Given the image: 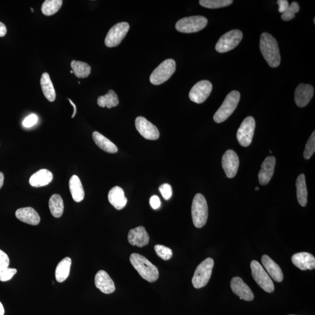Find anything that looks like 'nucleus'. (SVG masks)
Wrapping results in <instances>:
<instances>
[{
	"mask_svg": "<svg viewBox=\"0 0 315 315\" xmlns=\"http://www.w3.org/2000/svg\"><path fill=\"white\" fill-rule=\"evenodd\" d=\"M260 49L262 55L271 67L280 65L281 56L278 43L273 36L267 32L262 34L260 40Z\"/></svg>",
	"mask_w": 315,
	"mask_h": 315,
	"instance_id": "nucleus-1",
	"label": "nucleus"
},
{
	"mask_svg": "<svg viewBox=\"0 0 315 315\" xmlns=\"http://www.w3.org/2000/svg\"><path fill=\"white\" fill-rule=\"evenodd\" d=\"M130 261L132 266L144 280L150 283H153L158 280V268L151 263L147 258L140 254L132 253L130 257Z\"/></svg>",
	"mask_w": 315,
	"mask_h": 315,
	"instance_id": "nucleus-2",
	"label": "nucleus"
},
{
	"mask_svg": "<svg viewBox=\"0 0 315 315\" xmlns=\"http://www.w3.org/2000/svg\"><path fill=\"white\" fill-rule=\"evenodd\" d=\"M208 208L206 200L203 194L195 195L191 206V216L194 226L201 228L207 223Z\"/></svg>",
	"mask_w": 315,
	"mask_h": 315,
	"instance_id": "nucleus-3",
	"label": "nucleus"
},
{
	"mask_svg": "<svg viewBox=\"0 0 315 315\" xmlns=\"http://www.w3.org/2000/svg\"><path fill=\"white\" fill-rule=\"evenodd\" d=\"M241 98L240 93L237 91H231L225 98L223 104L214 116V121L220 124L233 114L236 109Z\"/></svg>",
	"mask_w": 315,
	"mask_h": 315,
	"instance_id": "nucleus-4",
	"label": "nucleus"
},
{
	"mask_svg": "<svg viewBox=\"0 0 315 315\" xmlns=\"http://www.w3.org/2000/svg\"><path fill=\"white\" fill-rule=\"evenodd\" d=\"M214 265V260L211 257L207 258L198 265L192 278V284L195 288L199 289L206 286L210 279Z\"/></svg>",
	"mask_w": 315,
	"mask_h": 315,
	"instance_id": "nucleus-5",
	"label": "nucleus"
},
{
	"mask_svg": "<svg viewBox=\"0 0 315 315\" xmlns=\"http://www.w3.org/2000/svg\"><path fill=\"white\" fill-rule=\"evenodd\" d=\"M208 20L203 16H192L182 18L176 24L177 31L185 34L197 32L207 26Z\"/></svg>",
	"mask_w": 315,
	"mask_h": 315,
	"instance_id": "nucleus-6",
	"label": "nucleus"
},
{
	"mask_svg": "<svg viewBox=\"0 0 315 315\" xmlns=\"http://www.w3.org/2000/svg\"><path fill=\"white\" fill-rule=\"evenodd\" d=\"M176 70V62L173 59H167L154 69L150 76L152 84L158 85L168 80Z\"/></svg>",
	"mask_w": 315,
	"mask_h": 315,
	"instance_id": "nucleus-7",
	"label": "nucleus"
},
{
	"mask_svg": "<svg viewBox=\"0 0 315 315\" xmlns=\"http://www.w3.org/2000/svg\"><path fill=\"white\" fill-rule=\"evenodd\" d=\"M251 268L252 276L258 286L261 288V289L268 293H273L274 291L273 282L259 262L256 260H252L251 263Z\"/></svg>",
	"mask_w": 315,
	"mask_h": 315,
	"instance_id": "nucleus-8",
	"label": "nucleus"
},
{
	"mask_svg": "<svg viewBox=\"0 0 315 315\" xmlns=\"http://www.w3.org/2000/svg\"><path fill=\"white\" fill-rule=\"evenodd\" d=\"M243 38V32L240 30H232L222 36L218 40L215 46V50L220 54L232 51L240 44Z\"/></svg>",
	"mask_w": 315,
	"mask_h": 315,
	"instance_id": "nucleus-9",
	"label": "nucleus"
},
{
	"mask_svg": "<svg viewBox=\"0 0 315 315\" xmlns=\"http://www.w3.org/2000/svg\"><path fill=\"white\" fill-rule=\"evenodd\" d=\"M129 29L130 25L125 22L118 23L113 26L106 36L105 45L108 48L117 47L125 38Z\"/></svg>",
	"mask_w": 315,
	"mask_h": 315,
	"instance_id": "nucleus-10",
	"label": "nucleus"
},
{
	"mask_svg": "<svg viewBox=\"0 0 315 315\" xmlns=\"http://www.w3.org/2000/svg\"><path fill=\"white\" fill-rule=\"evenodd\" d=\"M255 126L254 119L252 117H249L245 119L242 123L240 128L237 131V140L239 143L244 147L250 146L253 139Z\"/></svg>",
	"mask_w": 315,
	"mask_h": 315,
	"instance_id": "nucleus-11",
	"label": "nucleus"
},
{
	"mask_svg": "<svg viewBox=\"0 0 315 315\" xmlns=\"http://www.w3.org/2000/svg\"><path fill=\"white\" fill-rule=\"evenodd\" d=\"M213 85L210 81L203 80L195 84L189 92V98L196 104H202L210 96Z\"/></svg>",
	"mask_w": 315,
	"mask_h": 315,
	"instance_id": "nucleus-12",
	"label": "nucleus"
},
{
	"mask_svg": "<svg viewBox=\"0 0 315 315\" xmlns=\"http://www.w3.org/2000/svg\"><path fill=\"white\" fill-rule=\"evenodd\" d=\"M135 127L142 137L150 140H156L160 137V131L157 127L144 117L136 118Z\"/></svg>",
	"mask_w": 315,
	"mask_h": 315,
	"instance_id": "nucleus-13",
	"label": "nucleus"
},
{
	"mask_svg": "<svg viewBox=\"0 0 315 315\" xmlns=\"http://www.w3.org/2000/svg\"><path fill=\"white\" fill-rule=\"evenodd\" d=\"M222 165L227 177L229 178H234L240 165V160L236 152L231 150L225 152L222 158Z\"/></svg>",
	"mask_w": 315,
	"mask_h": 315,
	"instance_id": "nucleus-14",
	"label": "nucleus"
},
{
	"mask_svg": "<svg viewBox=\"0 0 315 315\" xmlns=\"http://www.w3.org/2000/svg\"><path fill=\"white\" fill-rule=\"evenodd\" d=\"M231 288L233 293L240 297V299L251 301L253 300L254 295L243 279L240 277H235L231 280Z\"/></svg>",
	"mask_w": 315,
	"mask_h": 315,
	"instance_id": "nucleus-15",
	"label": "nucleus"
},
{
	"mask_svg": "<svg viewBox=\"0 0 315 315\" xmlns=\"http://www.w3.org/2000/svg\"><path fill=\"white\" fill-rule=\"evenodd\" d=\"M314 94V88L310 84H301L295 92V101L298 107L304 108L309 104Z\"/></svg>",
	"mask_w": 315,
	"mask_h": 315,
	"instance_id": "nucleus-16",
	"label": "nucleus"
},
{
	"mask_svg": "<svg viewBox=\"0 0 315 315\" xmlns=\"http://www.w3.org/2000/svg\"><path fill=\"white\" fill-rule=\"evenodd\" d=\"M128 241L132 246L142 248L148 244L150 237L145 228L140 226L132 229L129 231Z\"/></svg>",
	"mask_w": 315,
	"mask_h": 315,
	"instance_id": "nucleus-17",
	"label": "nucleus"
},
{
	"mask_svg": "<svg viewBox=\"0 0 315 315\" xmlns=\"http://www.w3.org/2000/svg\"><path fill=\"white\" fill-rule=\"evenodd\" d=\"M276 166V158L270 156L265 159L261 165V170L258 173V181L261 185H266L273 177L274 168Z\"/></svg>",
	"mask_w": 315,
	"mask_h": 315,
	"instance_id": "nucleus-18",
	"label": "nucleus"
},
{
	"mask_svg": "<svg viewBox=\"0 0 315 315\" xmlns=\"http://www.w3.org/2000/svg\"><path fill=\"white\" fill-rule=\"evenodd\" d=\"M292 262L301 270H313L315 268V258L308 252H300L294 254L291 258Z\"/></svg>",
	"mask_w": 315,
	"mask_h": 315,
	"instance_id": "nucleus-19",
	"label": "nucleus"
},
{
	"mask_svg": "<svg viewBox=\"0 0 315 315\" xmlns=\"http://www.w3.org/2000/svg\"><path fill=\"white\" fill-rule=\"evenodd\" d=\"M95 286L104 294H111L115 291V286L109 275L104 270H99L95 277Z\"/></svg>",
	"mask_w": 315,
	"mask_h": 315,
	"instance_id": "nucleus-20",
	"label": "nucleus"
},
{
	"mask_svg": "<svg viewBox=\"0 0 315 315\" xmlns=\"http://www.w3.org/2000/svg\"><path fill=\"white\" fill-rule=\"evenodd\" d=\"M15 216L19 220L32 225H37L41 221V218L34 208L24 207L16 211Z\"/></svg>",
	"mask_w": 315,
	"mask_h": 315,
	"instance_id": "nucleus-21",
	"label": "nucleus"
},
{
	"mask_svg": "<svg viewBox=\"0 0 315 315\" xmlns=\"http://www.w3.org/2000/svg\"><path fill=\"white\" fill-rule=\"evenodd\" d=\"M261 263L266 268L269 276L274 281L278 282V283L283 281L284 278L283 271L276 262L272 260L269 256L266 254L263 255L261 257Z\"/></svg>",
	"mask_w": 315,
	"mask_h": 315,
	"instance_id": "nucleus-22",
	"label": "nucleus"
},
{
	"mask_svg": "<svg viewBox=\"0 0 315 315\" xmlns=\"http://www.w3.org/2000/svg\"><path fill=\"white\" fill-rule=\"evenodd\" d=\"M108 200L109 203L118 210H122L127 203L124 190L119 187H115L111 189L108 194Z\"/></svg>",
	"mask_w": 315,
	"mask_h": 315,
	"instance_id": "nucleus-23",
	"label": "nucleus"
},
{
	"mask_svg": "<svg viewBox=\"0 0 315 315\" xmlns=\"http://www.w3.org/2000/svg\"><path fill=\"white\" fill-rule=\"evenodd\" d=\"M54 175L46 169L39 170L29 179V184L33 187L40 188L49 185L53 180Z\"/></svg>",
	"mask_w": 315,
	"mask_h": 315,
	"instance_id": "nucleus-24",
	"label": "nucleus"
},
{
	"mask_svg": "<svg viewBox=\"0 0 315 315\" xmlns=\"http://www.w3.org/2000/svg\"><path fill=\"white\" fill-rule=\"evenodd\" d=\"M69 188L73 200L77 203L84 200L85 191L81 182L77 175H73L69 180Z\"/></svg>",
	"mask_w": 315,
	"mask_h": 315,
	"instance_id": "nucleus-25",
	"label": "nucleus"
},
{
	"mask_svg": "<svg viewBox=\"0 0 315 315\" xmlns=\"http://www.w3.org/2000/svg\"><path fill=\"white\" fill-rule=\"evenodd\" d=\"M92 137L95 144L103 151L111 154L117 153L118 152L117 146L101 134L100 132L94 131L93 132Z\"/></svg>",
	"mask_w": 315,
	"mask_h": 315,
	"instance_id": "nucleus-26",
	"label": "nucleus"
},
{
	"mask_svg": "<svg viewBox=\"0 0 315 315\" xmlns=\"http://www.w3.org/2000/svg\"><path fill=\"white\" fill-rule=\"evenodd\" d=\"M41 85L43 93L46 99L50 102H54L56 97V91L48 73L44 72L42 75Z\"/></svg>",
	"mask_w": 315,
	"mask_h": 315,
	"instance_id": "nucleus-27",
	"label": "nucleus"
},
{
	"mask_svg": "<svg viewBox=\"0 0 315 315\" xmlns=\"http://www.w3.org/2000/svg\"><path fill=\"white\" fill-rule=\"evenodd\" d=\"M297 195L298 203L306 207L308 203V190L306 177L304 174L298 176L296 181Z\"/></svg>",
	"mask_w": 315,
	"mask_h": 315,
	"instance_id": "nucleus-28",
	"label": "nucleus"
},
{
	"mask_svg": "<svg viewBox=\"0 0 315 315\" xmlns=\"http://www.w3.org/2000/svg\"><path fill=\"white\" fill-rule=\"evenodd\" d=\"M71 266V258L65 257L60 262L55 271L56 279L59 283L64 281L69 276Z\"/></svg>",
	"mask_w": 315,
	"mask_h": 315,
	"instance_id": "nucleus-29",
	"label": "nucleus"
},
{
	"mask_svg": "<svg viewBox=\"0 0 315 315\" xmlns=\"http://www.w3.org/2000/svg\"><path fill=\"white\" fill-rule=\"evenodd\" d=\"M50 211L55 218L62 217L64 211V202L61 195L55 194L52 195L49 202Z\"/></svg>",
	"mask_w": 315,
	"mask_h": 315,
	"instance_id": "nucleus-30",
	"label": "nucleus"
},
{
	"mask_svg": "<svg viewBox=\"0 0 315 315\" xmlns=\"http://www.w3.org/2000/svg\"><path fill=\"white\" fill-rule=\"evenodd\" d=\"M71 67L76 77L79 78L88 77L91 71V66L84 62L73 61L71 63Z\"/></svg>",
	"mask_w": 315,
	"mask_h": 315,
	"instance_id": "nucleus-31",
	"label": "nucleus"
},
{
	"mask_svg": "<svg viewBox=\"0 0 315 315\" xmlns=\"http://www.w3.org/2000/svg\"><path fill=\"white\" fill-rule=\"evenodd\" d=\"M119 104L118 95L113 90H109L108 94L104 96H101L98 99V104L99 107L108 108H112L117 107Z\"/></svg>",
	"mask_w": 315,
	"mask_h": 315,
	"instance_id": "nucleus-32",
	"label": "nucleus"
},
{
	"mask_svg": "<svg viewBox=\"0 0 315 315\" xmlns=\"http://www.w3.org/2000/svg\"><path fill=\"white\" fill-rule=\"evenodd\" d=\"M62 0H46L42 6V12L46 16L56 14L62 7Z\"/></svg>",
	"mask_w": 315,
	"mask_h": 315,
	"instance_id": "nucleus-33",
	"label": "nucleus"
},
{
	"mask_svg": "<svg viewBox=\"0 0 315 315\" xmlns=\"http://www.w3.org/2000/svg\"><path fill=\"white\" fill-rule=\"evenodd\" d=\"M233 2V0H200L199 1L201 6L210 9L225 7L231 5Z\"/></svg>",
	"mask_w": 315,
	"mask_h": 315,
	"instance_id": "nucleus-34",
	"label": "nucleus"
},
{
	"mask_svg": "<svg viewBox=\"0 0 315 315\" xmlns=\"http://www.w3.org/2000/svg\"><path fill=\"white\" fill-rule=\"evenodd\" d=\"M300 9V5L298 2L296 1L292 2L286 11L282 14V19L284 21H288L294 19L296 17V13L299 12Z\"/></svg>",
	"mask_w": 315,
	"mask_h": 315,
	"instance_id": "nucleus-35",
	"label": "nucleus"
},
{
	"mask_svg": "<svg viewBox=\"0 0 315 315\" xmlns=\"http://www.w3.org/2000/svg\"><path fill=\"white\" fill-rule=\"evenodd\" d=\"M156 253L159 257L164 260H170L173 255V252L170 248L161 245H157L154 247Z\"/></svg>",
	"mask_w": 315,
	"mask_h": 315,
	"instance_id": "nucleus-36",
	"label": "nucleus"
},
{
	"mask_svg": "<svg viewBox=\"0 0 315 315\" xmlns=\"http://www.w3.org/2000/svg\"><path fill=\"white\" fill-rule=\"evenodd\" d=\"M315 151V132L311 134L305 148L304 157L306 160H310Z\"/></svg>",
	"mask_w": 315,
	"mask_h": 315,
	"instance_id": "nucleus-37",
	"label": "nucleus"
},
{
	"mask_svg": "<svg viewBox=\"0 0 315 315\" xmlns=\"http://www.w3.org/2000/svg\"><path fill=\"white\" fill-rule=\"evenodd\" d=\"M17 273L15 268L0 266V281L5 282L11 279Z\"/></svg>",
	"mask_w": 315,
	"mask_h": 315,
	"instance_id": "nucleus-38",
	"label": "nucleus"
},
{
	"mask_svg": "<svg viewBox=\"0 0 315 315\" xmlns=\"http://www.w3.org/2000/svg\"><path fill=\"white\" fill-rule=\"evenodd\" d=\"M160 193L165 200H169L172 195V189L171 186L168 184L162 185L159 188Z\"/></svg>",
	"mask_w": 315,
	"mask_h": 315,
	"instance_id": "nucleus-39",
	"label": "nucleus"
},
{
	"mask_svg": "<svg viewBox=\"0 0 315 315\" xmlns=\"http://www.w3.org/2000/svg\"><path fill=\"white\" fill-rule=\"evenodd\" d=\"M38 120V118L37 116L35 114H32L28 116V117H26L24 121L22 122L23 126H24L25 127L29 128L32 127L33 126H34L36 124Z\"/></svg>",
	"mask_w": 315,
	"mask_h": 315,
	"instance_id": "nucleus-40",
	"label": "nucleus"
},
{
	"mask_svg": "<svg viewBox=\"0 0 315 315\" xmlns=\"http://www.w3.org/2000/svg\"><path fill=\"white\" fill-rule=\"evenodd\" d=\"M9 258L4 252L0 250V266L8 267Z\"/></svg>",
	"mask_w": 315,
	"mask_h": 315,
	"instance_id": "nucleus-41",
	"label": "nucleus"
},
{
	"mask_svg": "<svg viewBox=\"0 0 315 315\" xmlns=\"http://www.w3.org/2000/svg\"><path fill=\"white\" fill-rule=\"evenodd\" d=\"M150 204L152 208L157 210L161 206V203L160 198L157 195H153L150 198Z\"/></svg>",
	"mask_w": 315,
	"mask_h": 315,
	"instance_id": "nucleus-42",
	"label": "nucleus"
},
{
	"mask_svg": "<svg viewBox=\"0 0 315 315\" xmlns=\"http://www.w3.org/2000/svg\"><path fill=\"white\" fill-rule=\"evenodd\" d=\"M277 4L279 5L278 11L282 13V14L286 11L288 6H289V3H288L287 0H278V1H277Z\"/></svg>",
	"mask_w": 315,
	"mask_h": 315,
	"instance_id": "nucleus-43",
	"label": "nucleus"
},
{
	"mask_svg": "<svg viewBox=\"0 0 315 315\" xmlns=\"http://www.w3.org/2000/svg\"><path fill=\"white\" fill-rule=\"evenodd\" d=\"M7 30L5 25L2 22H0V37H4L6 35Z\"/></svg>",
	"mask_w": 315,
	"mask_h": 315,
	"instance_id": "nucleus-44",
	"label": "nucleus"
},
{
	"mask_svg": "<svg viewBox=\"0 0 315 315\" xmlns=\"http://www.w3.org/2000/svg\"><path fill=\"white\" fill-rule=\"evenodd\" d=\"M4 176L2 172H0V189L2 187L3 184H4Z\"/></svg>",
	"mask_w": 315,
	"mask_h": 315,
	"instance_id": "nucleus-45",
	"label": "nucleus"
},
{
	"mask_svg": "<svg viewBox=\"0 0 315 315\" xmlns=\"http://www.w3.org/2000/svg\"><path fill=\"white\" fill-rule=\"evenodd\" d=\"M68 100L69 102H70V104L72 106L73 108H74V112H73V114L71 117L72 118H74L76 114V112H77V108H76L75 105L72 102L70 99H68Z\"/></svg>",
	"mask_w": 315,
	"mask_h": 315,
	"instance_id": "nucleus-46",
	"label": "nucleus"
},
{
	"mask_svg": "<svg viewBox=\"0 0 315 315\" xmlns=\"http://www.w3.org/2000/svg\"><path fill=\"white\" fill-rule=\"evenodd\" d=\"M4 315V307H3L2 304L0 302V315Z\"/></svg>",
	"mask_w": 315,
	"mask_h": 315,
	"instance_id": "nucleus-47",
	"label": "nucleus"
},
{
	"mask_svg": "<svg viewBox=\"0 0 315 315\" xmlns=\"http://www.w3.org/2000/svg\"><path fill=\"white\" fill-rule=\"evenodd\" d=\"M255 190H259V188H258V187H256V188H255Z\"/></svg>",
	"mask_w": 315,
	"mask_h": 315,
	"instance_id": "nucleus-48",
	"label": "nucleus"
},
{
	"mask_svg": "<svg viewBox=\"0 0 315 315\" xmlns=\"http://www.w3.org/2000/svg\"><path fill=\"white\" fill-rule=\"evenodd\" d=\"M70 72H71V74H72V73H74V72H73L72 70H71V71H70Z\"/></svg>",
	"mask_w": 315,
	"mask_h": 315,
	"instance_id": "nucleus-49",
	"label": "nucleus"
},
{
	"mask_svg": "<svg viewBox=\"0 0 315 315\" xmlns=\"http://www.w3.org/2000/svg\"><path fill=\"white\" fill-rule=\"evenodd\" d=\"M32 11L34 12V9H33V8H31Z\"/></svg>",
	"mask_w": 315,
	"mask_h": 315,
	"instance_id": "nucleus-50",
	"label": "nucleus"
},
{
	"mask_svg": "<svg viewBox=\"0 0 315 315\" xmlns=\"http://www.w3.org/2000/svg\"></svg>",
	"mask_w": 315,
	"mask_h": 315,
	"instance_id": "nucleus-51",
	"label": "nucleus"
}]
</instances>
